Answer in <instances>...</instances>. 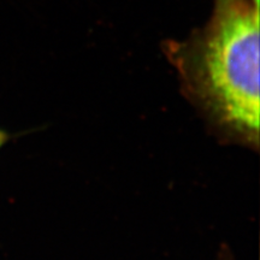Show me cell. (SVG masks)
<instances>
[{"mask_svg":"<svg viewBox=\"0 0 260 260\" xmlns=\"http://www.w3.org/2000/svg\"><path fill=\"white\" fill-rule=\"evenodd\" d=\"M162 52L182 92L217 138L259 148V5L213 0L203 27Z\"/></svg>","mask_w":260,"mask_h":260,"instance_id":"cell-1","label":"cell"},{"mask_svg":"<svg viewBox=\"0 0 260 260\" xmlns=\"http://www.w3.org/2000/svg\"><path fill=\"white\" fill-rule=\"evenodd\" d=\"M5 140H6V135H5V133L0 132V146H2L3 144H4Z\"/></svg>","mask_w":260,"mask_h":260,"instance_id":"cell-2","label":"cell"},{"mask_svg":"<svg viewBox=\"0 0 260 260\" xmlns=\"http://www.w3.org/2000/svg\"><path fill=\"white\" fill-rule=\"evenodd\" d=\"M218 260H232V259H230V258H224V255L222 256V258H220V259H218Z\"/></svg>","mask_w":260,"mask_h":260,"instance_id":"cell-3","label":"cell"},{"mask_svg":"<svg viewBox=\"0 0 260 260\" xmlns=\"http://www.w3.org/2000/svg\"><path fill=\"white\" fill-rule=\"evenodd\" d=\"M253 2H254L256 5H259V0H253Z\"/></svg>","mask_w":260,"mask_h":260,"instance_id":"cell-4","label":"cell"}]
</instances>
